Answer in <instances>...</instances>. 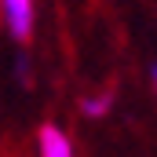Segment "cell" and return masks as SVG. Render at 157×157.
<instances>
[{"label": "cell", "instance_id": "obj_4", "mask_svg": "<svg viewBox=\"0 0 157 157\" xmlns=\"http://www.w3.org/2000/svg\"><path fill=\"white\" fill-rule=\"evenodd\" d=\"M150 88H154V95H157V62L150 66Z\"/></svg>", "mask_w": 157, "mask_h": 157}, {"label": "cell", "instance_id": "obj_3", "mask_svg": "<svg viewBox=\"0 0 157 157\" xmlns=\"http://www.w3.org/2000/svg\"><path fill=\"white\" fill-rule=\"evenodd\" d=\"M113 110V91L110 88H99V91H88L84 99H80V113L88 121H102L106 113Z\"/></svg>", "mask_w": 157, "mask_h": 157}, {"label": "cell", "instance_id": "obj_1", "mask_svg": "<svg viewBox=\"0 0 157 157\" xmlns=\"http://www.w3.org/2000/svg\"><path fill=\"white\" fill-rule=\"evenodd\" d=\"M0 26L11 40L26 44L37 26V0H0Z\"/></svg>", "mask_w": 157, "mask_h": 157}, {"label": "cell", "instance_id": "obj_2", "mask_svg": "<svg viewBox=\"0 0 157 157\" xmlns=\"http://www.w3.org/2000/svg\"><path fill=\"white\" fill-rule=\"evenodd\" d=\"M37 157H77V146H73V139L62 124L48 121L37 132Z\"/></svg>", "mask_w": 157, "mask_h": 157}]
</instances>
